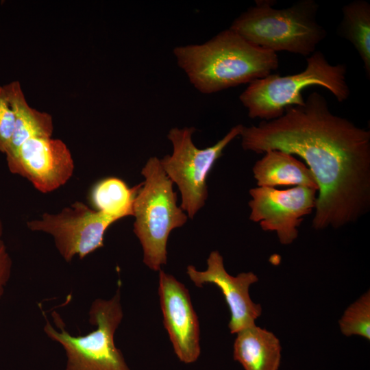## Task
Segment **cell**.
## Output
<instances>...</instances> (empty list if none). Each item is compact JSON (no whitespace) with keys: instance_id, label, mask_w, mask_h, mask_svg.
Masks as SVG:
<instances>
[{"instance_id":"1","label":"cell","mask_w":370,"mask_h":370,"mask_svg":"<svg viewBox=\"0 0 370 370\" xmlns=\"http://www.w3.org/2000/svg\"><path fill=\"white\" fill-rule=\"evenodd\" d=\"M243 149L279 150L301 158L318 185L312 225L321 230L356 222L370 208V131L334 114L325 97L311 92L304 106L278 119L243 126Z\"/></svg>"},{"instance_id":"2","label":"cell","mask_w":370,"mask_h":370,"mask_svg":"<svg viewBox=\"0 0 370 370\" xmlns=\"http://www.w3.org/2000/svg\"><path fill=\"white\" fill-rule=\"evenodd\" d=\"M177 65L200 92L212 94L263 78L279 66L276 53L225 29L200 45L174 48Z\"/></svg>"},{"instance_id":"3","label":"cell","mask_w":370,"mask_h":370,"mask_svg":"<svg viewBox=\"0 0 370 370\" xmlns=\"http://www.w3.org/2000/svg\"><path fill=\"white\" fill-rule=\"evenodd\" d=\"M275 0H257L232 23L230 29L247 42L276 53L309 56L327 36L318 23L319 3L299 0L287 8L277 9Z\"/></svg>"},{"instance_id":"4","label":"cell","mask_w":370,"mask_h":370,"mask_svg":"<svg viewBox=\"0 0 370 370\" xmlns=\"http://www.w3.org/2000/svg\"><path fill=\"white\" fill-rule=\"evenodd\" d=\"M306 63L299 73L285 76L271 73L249 84L239 95L249 117L270 121L281 116L287 106H304L302 92L309 86L326 88L338 102L349 98L345 64H331L321 51L309 56Z\"/></svg>"},{"instance_id":"5","label":"cell","mask_w":370,"mask_h":370,"mask_svg":"<svg viewBox=\"0 0 370 370\" xmlns=\"http://www.w3.org/2000/svg\"><path fill=\"white\" fill-rule=\"evenodd\" d=\"M141 174L145 181L134 201V232L141 244L144 263L150 269L159 271L166 263L169 234L186 222L187 215L177 205V193L160 159L151 157Z\"/></svg>"},{"instance_id":"6","label":"cell","mask_w":370,"mask_h":370,"mask_svg":"<svg viewBox=\"0 0 370 370\" xmlns=\"http://www.w3.org/2000/svg\"><path fill=\"white\" fill-rule=\"evenodd\" d=\"M88 314L89 323L96 328L84 336L69 333L56 312L53 316L60 331L46 320V335L65 350L66 370H130L114 343L115 332L123 317L120 288L110 299L93 301Z\"/></svg>"},{"instance_id":"7","label":"cell","mask_w":370,"mask_h":370,"mask_svg":"<svg viewBox=\"0 0 370 370\" xmlns=\"http://www.w3.org/2000/svg\"><path fill=\"white\" fill-rule=\"evenodd\" d=\"M242 124L233 127L225 136L211 147L199 149L192 136L195 127H174L167 135L173 152L160 159L162 168L175 183L182 195L180 208L193 219L208 198L207 178L224 149L240 136Z\"/></svg>"},{"instance_id":"8","label":"cell","mask_w":370,"mask_h":370,"mask_svg":"<svg viewBox=\"0 0 370 370\" xmlns=\"http://www.w3.org/2000/svg\"><path fill=\"white\" fill-rule=\"evenodd\" d=\"M114 219L80 201L64 208L57 214L44 213L28 221V228L50 234L61 256L67 262L80 259L103 246L104 234Z\"/></svg>"},{"instance_id":"9","label":"cell","mask_w":370,"mask_h":370,"mask_svg":"<svg viewBox=\"0 0 370 370\" xmlns=\"http://www.w3.org/2000/svg\"><path fill=\"white\" fill-rule=\"evenodd\" d=\"M317 192L301 186L287 190L251 188L249 219L258 223L264 231H275L281 244L290 245L297 238L304 217L315 208Z\"/></svg>"},{"instance_id":"10","label":"cell","mask_w":370,"mask_h":370,"mask_svg":"<svg viewBox=\"0 0 370 370\" xmlns=\"http://www.w3.org/2000/svg\"><path fill=\"white\" fill-rule=\"evenodd\" d=\"M5 156L11 173L26 178L43 193L64 185L74 171L69 147L62 140L52 137L30 138Z\"/></svg>"},{"instance_id":"11","label":"cell","mask_w":370,"mask_h":370,"mask_svg":"<svg viewBox=\"0 0 370 370\" xmlns=\"http://www.w3.org/2000/svg\"><path fill=\"white\" fill-rule=\"evenodd\" d=\"M158 295L163 317L175 354L188 364L201 352L200 328L188 290L173 275L159 271Z\"/></svg>"},{"instance_id":"12","label":"cell","mask_w":370,"mask_h":370,"mask_svg":"<svg viewBox=\"0 0 370 370\" xmlns=\"http://www.w3.org/2000/svg\"><path fill=\"white\" fill-rule=\"evenodd\" d=\"M186 273L197 287L212 284L220 288L231 313L228 327L232 334L254 325L260 316L261 306L253 302L249 293V286L258 280V277L253 272L241 273L236 277L230 275L218 251L210 254L206 270L198 271L188 265Z\"/></svg>"},{"instance_id":"13","label":"cell","mask_w":370,"mask_h":370,"mask_svg":"<svg viewBox=\"0 0 370 370\" xmlns=\"http://www.w3.org/2000/svg\"><path fill=\"white\" fill-rule=\"evenodd\" d=\"M258 186H306L318 190V185L308 167L293 155L279 150H269L252 169Z\"/></svg>"},{"instance_id":"14","label":"cell","mask_w":370,"mask_h":370,"mask_svg":"<svg viewBox=\"0 0 370 370\" xmlns=\"http://www.w3.org/2000/svg\"><path fill=\"white\" fill-rule=\"evenodd\" d=\"M234 359L245 370H278L281 346L275 335L255 324L236 333Z\"/></svg>"},{"instance_id":"15","label":"cell","mask_w":370,"mask_h":370,"mask_svg":"<svg viewBox=\"0 0 370 370\" xmlns=\"http://www.w3.org/2000/svg\"><path fill=\"white\" fill-rule=\"evenodd\" d=\"M4 86L14 117L13 133L6 153L16 149L30 138L52 137L53 124L51 116L28 104L19 82L13 81Z\"/></svg>"},{"instance_id":"16","label":"cell","mask_w":370,"mask_h":370,"mask_svg":"<svg viewBox=\"0 0 370 370\" xmlns=\"http://www.w3.org/2000/svg\"><path fill=\"white\" fill-rule=\"evenodd\" d=\"M342 20L337 32L348 40L362 61L367 79H370V4L354 0L342 8Z\"/></svg>"},{"instance_id":"17","label":"cell","mask_w":370,"mask_h":370,"mask_svg":"<svg viewBox=\"0 0 370 370\" xmlns=\"http://www.w3.org/2000/svg\"><path fill=\"white\" fill-rule=\"evenodd\" d=\"M141 184L129 188L122 180L106 177L94 185L90 193V201L95 210L118 221L133 216L135 197Z\"/></svg>"},{"instance_id":"18","label":"cell","mask_w":370,"mask_h":370,"mask_svg":"<svg viewBox=\"0 0 370 370\" xmlns=\"http://www.w3.org/2000/svg\"><path fill=\"white\" fill-rule=\"evenodd\" d=\"M345 336L359 335L370 340V293H365L349 306L339 321Z\"/></svg>"},{"instance_id":"19","label":"cell","mask_w":370,"mask_h":370,"mask_svg":"<svg viewBox=\"0 0 370 370\" xmlns=\"http://www.w3.org/2000/svg\"><path fill=\"white\" fill-rule=\"evenodd\" d=\"M14 117L5 86H0V152L8 151L14 129Z\"/></svg>"},{"instance_id":"20","label":"cell","mask_w":370,"mask_h":370,"mask_svg":"<svg viewBox=\"0 0 370 370\" xmlns=\"http://www.w3.org/2000/svg\"><path fill=\"white\" fill-rule=\"evenodd\" d=\"M3 226L0 218V299L10 280L12 261L3 240Z\"/></svg>"}]
</instances>
